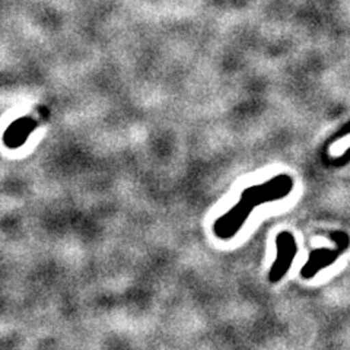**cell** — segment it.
Instances as JSON below:
<instances>
[{"mask_svg": "<svg viewBox=\"0 0 350 350\" xmlns=\"http://www.w3.org/2000/svg\"><path fill=\"white\" fill-rule=\"evenodd\" d=\"M330 239L334 243V248H315L312 250L308 260L304 265L301 270V276L305 280H311L315 278L319 273L340 258L342 254H345L350 247V237L345 231H330L328 234Z\"/></svg>", "mask_w": 350, "mask_h": 350, "instance_id": "7a4b0ae2", "label": "cell"}, {"mask_svg": "<svg viewBox=\"0 0 350 350\" xmlns=\"http://www.w3.org/2000/svg\"><path fill=\"white\" fill-rule=\"evenodd\" d=\"M297 238H295V235L289 231H280L276 235V260L269 270V282L278 283L286 276L295 257H297Z\"/></svg>", "mask_w": 350, "mask_h": 350, "instance_id": "3957f363", "label": "cell"}, {"mask_svg": "<svg viewBox=\"0 0 350 350\" xmlns=\"http://www.w3.org/2000/svg\"><path fill=\"white\" fill-rule=\"evenodd\" d=\"M295 189V180L291 174L282 172L270 180L250 185L239 196V200L225 215L216 219L213 232L221 239L234 238L245 225L256 207L286 199Z\"/></svg>", "mask_w": 350, "mask_h": 350, "instance_id": "6da1fadb", "label": "cell"}]
</instances>
